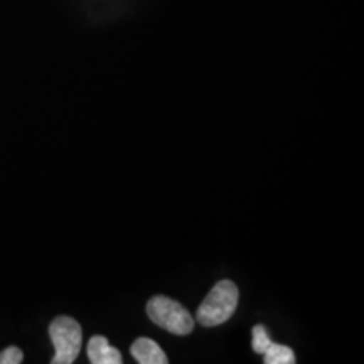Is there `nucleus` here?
I'll list each match as a JSON object with an SVG mask.
<instances>
[{
  "label": "nucleus",
  "mask_w": 364,
  "mask_h": 364,
  "mask_svg": "<svg viewBox=\"0 0 364 364\" xmlns=\"http://www.w3.org/2000/svg\"><path fill=\"white\" fill-rule=\"evenodd\" d=\"M240 292L231 280H221L213 287L196 312V321L203 327H216L233 317L238 307Z\"/></svg>",
  "instance_id": "obj_1"
},
{
  "label": "nucleus",
  "mask_w": 364,
  "mask_h": 364,
  "mask_svg": "<svg viewBox=\"0 0 364 364\" xmlns=\"http://www.w3.org/2000/svg\"><path fill=\"white\" fill-rule=\"evenodd\" d=\"M147 316L154 324L169 331L171 334L186 336L194 329V317L191 316L188 309L166 295H156L149 300Z\"/></svg>",
  "instance_id": "obj_2"
},
{
  "label": "nucleus",
  "mask_w": 364,
  "mask_h": 364,
  "mask_svg": "<svg viewBox=\"0 0 364 364\" xmlns=\"http://www.w3.org/2000/svg\"><path fill=\"white\" fill-rule=\"evenodd\" d=\"M53 346L56 354L51 359L53 364H71L76 361L83 343V331L73 317H56L49 326Z\"/></svg>",
  "instance_id": "obj_3"
},
{
  "label": "nucleus",
  "mask_w": 364,
  "mask_h": 364,
  "mask_svg": "<svg viewBox=\"0 0 364 364\" xmlns=\"http://www.w3.org/2000/svg\"><path fill=\"white\" fill-rule=\"evenodd\" d=\"M132 356L135 358L136 363L140 364H167L169 358L164 353V349L159 346L156 341L149 338L136 339L130 348Z\"/></svg>",
  "instance_id": "obj_4"
},
{
  "label": "nucleus",
  "mask_w": 364,
  "mask_h": 364,
  "mask_svg": "<svg viewBox=\"0 0 364 364\" xmlns=\"http://www.w3.org/2000/svg\"><path fill=\"white\" fill-rule=\"evenodd\" d=\"M88 359L91 364H120L122 354L103 336H93L88 343Z\"/></svg>",
  "instance_id": "obj_5"
},
{
  "label": "nucleus",
  "mask_w": 364,
  "mask_h": 364,
  "mask_svg": "<svg viewBox=\"0 0 364 364\" xmlns=\"http://www.w3.org/2000/svg\"><path fill=\"white\" fill-rule=\"evenodd\" d=\"M263 361L265 364H294L295 354L289 346L272 343L270 348L263 353Z\"/></svg>",
  "instance_id": "obj_6"
},
{
  "label": "nucleus",
  "mask_w": 364,
  "mask_h": 364,
  "mask_svg": "<svg viewBox=\"0 0 364 364\" xmlns=\"http://www.w3.org/2000/svg\"><path fill=\"white\" fill-rule=\"evenodd\" d=\"M270 344H272V339H270V336H268L265 327L255 326L253 332H252V348H253V351L258 353V354H263L268 348H270Z\"/></svg>",
  "instance_id": "obj_7"
},
{
  "label": "nucleus",
  "mask_w": 364,
  "mask_h": 364,
  "mask_svg": "<svg viewBox=\"0 0 364 364\" xmlns=\"http://www.w3.org/2000/svg\"><path fill=\"white\" fill-rule=\"evenodd\" d=\"M22 359H24V354L17 346H11L0 353V364H19Z\"/></svg>",
  "instance_id": "obj_8"
}]
</instances>
